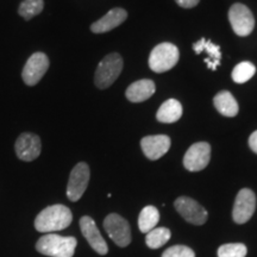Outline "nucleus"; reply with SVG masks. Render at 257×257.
Here are the masks:
<instances>
[{"mask_svg":"<svg viewBox=\"0 0 257 257\" xmlns=\"http://www.w3.org/2000/svg\"><path fill=\"white\" fill-rule=\"evenodd\" d=\"M73 221L72 211L64 205H51L38 213L35 219V229L38 232L51 233L68 227Z\"/></svg>","mask_w":257,"mask_h":257,"instance_id":"1","label":"nucleus"},{"mask_svg":"<svg viewBox=\"0 0 257 257\" xmlns=\"http://www.w3.org/2000/svg\"><path fill=\"white\" fill-rule=\"evenodd\" d=\"M76 244L78 240L75 237L48 233L37 240L36 250L42 255L50 257H73Z\"/></svg>","mask_w":257,"mask_h":257,"instance_id":"2","label":"nucleus"},{"mask_svg":"<svg viewBox=\"0 0 257 257\" xmlns=\"http://www.w3.org/2000/svg\"><path fill=\"white\" fill-rule=\"evenodd\" d=\"M123 70V59L119 54L112 53L100 61L95 70L94 82L100 89H105L113 83Z\"/></svg>","mask_w":257,"mask_h":257,"instance_id":"3","label":"nucleus"},{"mask_svg":"<svg viewBox=\"0 0 257 257\" xmlns=\"http://www.w3.org/2000/svg\"><path fill=\"white\" fill-rule=\"evenodd\" d=\"M179 57L180 53L178 47L165 42L152 50L149 56V67L155 73H165L167 70L174 68Z\"/></svg>","mask_w":257,"mask_h":257,"instance_id":"4","label":"nucleus"},{"mask_svg":"<svg viewBox=\"0 0 257 257\" xmlns=\"http://www.w3.org/2000/svg\"><path fill=\"white\" fill-rule=\"evenodd\" d=\"M229 21L234 34L240 37L250 35L255 28V18L248 6L240 3L233 4L229 10Z\"/></svg>","mask_w":257,"mask_h":257,"instance_id":"5","label":"nucleus"},{"mask_svg":"<svg viewBox=\"0 0 257 257\" xmlns=\"http://www.w3.org/2000/svg\"><path fill=\"white\" fill-rule=\"evenodd\" d=\"M104 229L110 238L120 248L131 243V229L127 220L117 213H111L105 218Z\"/></svg>","mask_w":257,"mask_h":257,"instance_id":"6","label":"nucleus"},{"mask_svg":"<svg viewBox=\"0 0 257 257\" xmlns=\"http://www.w3.org/2000/svg\"><path fill=\"white\" fill-rule=\"evenodd\" d=\"M89 175L91 173L87 163L80 162L74 167L70 172L68 186H67V197L70 201L75 202L81 199L88 186Z\"/></svg>","mask_w":257,"mask_h":257,"instance_id":"7","label":"nucleus"},{"mask_svg":"<svg viewBox=\"0 0 257 257\" xmlns=\"http://www.w3.org/2000/svg\"><path fill=\"white\" fill-rule=\"evenodd\" d=\"M49 68V59L44 53H35L25 63L22 78L28 86H35L41 81Z\"/></svg>","mask_w":257,"mask_h":257,"instance_id":"8","label":"nucleus"},{"mask_svg":"<svg viewBox=\"0 0 257 257\" xmlns=\"http://www.w3.org/2000/svg\"><path fill=\"white\" fill-rule=\"evenodd\" d=\"M256 208V195L251 189L243 188L237 194L234 200L232 218L234 223L244 224L250 220Z\"/></svg>","mask_w":257,"mask_h":257,"instance_id":"9","label":"nucleus"},{"mask_svg":"<svg viewBox=\"0 0 257 257\" xmlns=\"http://www.w3.org/2000/svg\"><path fill=\"white\" fill-rule=\"evenodd\" d=\"M174 206L180 216L186 221L193 225H202L207 220V211L195 201L194 199L188 197H180L175 200Z\"/></svg>","mask_w":257,"mask_h":257,"instance_id":"10","label":"nucleus"},{"mask_svg":"<svg viewBox=\"0 0 257 257\" xmlns=\"http://www.w3.org/2000/svg\"><path fill=\"white\" fill-rule=\"evenodd\" d=\"M211 146L206 142H199L189 147L184 157V166L189 172H200L210 163Z\"/></svg>","mask_w":257,"mask_h":257,"instance_id":"11","label":"nucleus"},{"mask_svg":"<svg viewBox=\"0 0 257 257\" xmlns=\"http://www.w3.org/2000/svg\"><path fill=\"white\" fill-rule=\"evenodd\" d=\"M15 150L19 160L24 161V162H31L41 155V138L37 135L31 133L19 135L17 141H16Z\"/></svg>","mask_w":257,"mask_h":257,"instance_id":"12","label":"nucleus"},{"mask_svg":"<svg viewBox=\"0 0 257 257\" xmlns=\"http://www.w3.org/2000/svg\"><path fill=\"white\" fill-rule=\"evenodd\" d=\"M80 229H81L83 237H85L86 240L89 243V245L92 246V249L95 252H98L99 255H106L108 252L107 244H106L105 239L102 238L95 221L91 217L83 216L80 219Z\"/></svg>","mask_w":257,"mask_h":257,"instance_id":"13","label":"nucleus"},{"mask_svg":"<svg viewBox=\"0 0 257 257\" xmlns=\"http://www.w3.org/2000/svg\"><path fill=\"white\" fill-rule=\"evenodd\" d=\"M143 154L148 159L156 161L168 153L170 148V138L166 135H155V136H147L141 141Z\"/></svg>","mask_w":257,"mask_h":257,"instance_id":"14","label":"nucleus"},{"mask_svg":"<svg viewBox=\"0 0 257 257\" xmlns=\"http://www.w3.org/2000/svg\"><path fill=\"white\" fill-rule=\"evenodd\" d=\"M127 18V12L121 8L112 9L108 11L104 17H101L99 21L94 22L91 25V30L94 34H104V32L111 31L119 27L121 23H124Z\"/></svg>","mask_w":257,"mask_h":257,"instance_id":"15","label":"nucleus"},{"mask_svg":"<svg viewBox=\"0 0 257 257\" xmlns=\"http://www.w3.org/2000/svg\"><path fill=\"white\" fill-rule=\"evenodd\" d=\"M156 91L155 82L150 79L138 80L128 86L125 95L131 102H142L146 101L150 96L154 95Z\"/></svg>","mask_w":257,"mask_h":257,"instance_id":"16","label":"nucleus"},{"mask_svg":"<svg viewBox=\"0 0 257 257\" xmlns=\"http://www.w3.org/2000/svg\"><path fill=\"white\" fill-rule=\"evenodd\" d=\"M193 50L195 51L197 55H200L202 53H206L207 56L205 59V63L211 70H216L218 66L220 64L221 60V53L220 47L217 44L212 43L211 41L206 40V38H200L198 42L193 44Z\"/></svg>","mask_w":257,"mask_h":257,"instance_id":"17","label":"nucleus"},{"mask_svg":"<svg viewBox=\"0 0 257 257\" xmlns=\"http://www.w3.org/2000/svg\"><path fill=\"white\" fill-rule=\"evenodd\" d=\"M214 107L220 114L225 117H234L238 114V102L233 98V95L227 91H221L213 98Z\"/></svg>","mask_w":257,"mask_h":257,"instance_id":"18","label":"nucleus"},{"mask_svg":"<svg viewBox=\"0 0 257 257\" xmlns=\"http://www.w3.org/2000/svg\"><path fill=\"white\" fill-rule=\"evenodd\" d=\"M182 115V105L176 99H168L161 105L156 113L157 120L161 123H175Z\"/></svg>","mask_w":257,"mask_h":257,"instance_id":"19","label":"nucleus"},{"mask_svg":"<svg viewBox=\"0 0 257 257\" xmlns=\"http://www.w3.org/2000/svg\"><path fill=\"white\" fill-rule=\"evenodd\" d=\"M160 220V212L155 206H146L138 217V227L141 232L148 233L155 229Z\"/></svg>","mask_w":257,"mask_h":257,"instance_id":"20","label":"nucleus"},{"mask_svg":"<svg viewBox=\"0 0 257 257\" xmlns=\"http://www.w3.org/2000/svg\"><path fill=\"white\" fill-rule=\"evenodd\" d=\"M172 232L167 227H155L147 233L146 243L150 249H159L170 239Z\"/></svg>","mask_w":257,"mask_h":257,"instance_id":"21","label":"nucleus"},{"mask_svg":"<svg viewBox=\"0 0 257 257\" xmlns=\"http://www.w3.org/2000/svg\"><path fill=\"white\" fill-rule=\"evenodd\" d=\"M44 2L43 0H23L19 5L18 14L22 16L25 21H30L36 17L43 11Z\"/></svg>","mask_w":257,"mask_h":257,"instance_id":"22","label":"nucleus"},{"mask_svg":"<svg viewBox=\"0 0 257 257\" xmlns=\"http://www.w3.org/2000/svg\"><path fill=\"white\" fill-rule=\"evenodd\" d=\"M256 67L251 62L244 61L234 67L232 70V80L236 83H244L249 81L255 75Z\"/></svg>","mask_w":257,"mask_h":257,"instance_id":"23","label":"nucleus"},{"mask_svg":"<svg viewBox=\"0 0 257 257\" xmlns=\"http://www.w3.org/2000/svg\"><path fill=\"white\" fill-rule=\"evenodd\" d=\"M246 246L242 243H229L220 245L218 257H245Z\"/></svg>","mask_w":257,"mask_h":257,"instance_id":"24","label":"nucleus"},{"mask_svg":"<svg viewBox=\"0 0 257 257\" xmlns=\"http://www.w3.org/2000/svg\"><path fill=\"white\" fill-rule=\"evenodd\" d=\"M162 257H195V253L186 245H173L163 252Z\"/></svg>","mask_w":257,"mask_h":257,"instance_id":"25","label":"nucleus"},{"mask_svg":"<svg viewBox=\"0 0 257 257\" xmlns=\"http://www.w3.org/2000/svg\"><path fill=\"white\" fill-rule=\"evenodd\" d=\"M175 2H176V4L180 6V8L193 9L199 4V2H200V0H175Z\"/></svg>","mask_w":257,"mask_h":257,"instance_id":"26","label":"nucleus"},{"mask_svg":"<svg viewBox=\"0 0 257 257\" xmlns=\"http://www.w3.org/2000/svg\"><path fill=\"white\" fill-rule=\"evenodd\" d=\"M249 147L253 153L257 154V130L252 133L249 137Z\"/></svg>","mask_w":257,"mask_h":257,"instance_id":"27","label":"nucleus"}]
</instances>
